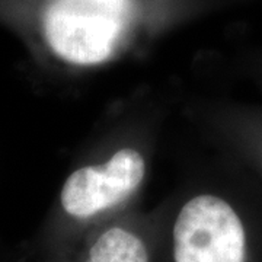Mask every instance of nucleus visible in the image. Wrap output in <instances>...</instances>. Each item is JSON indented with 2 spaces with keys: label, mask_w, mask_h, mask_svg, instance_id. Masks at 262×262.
<instances>
[{
  "label": "nucleus",
  "mask_w": 262,
  "mask_h": 262,
  "mask_svg": "<svg viewBox=\"0 0 262 262\" xmlns=\"http://www.w3.org/2000/svg\"><path fill=\"white\" fill-rule=\"evenodd\" d=\"M241 215L223 198L198 195L179 211L173 227L175 262H246Z\"/></svg>",
  "instance_id": "nucleus-2"
},
{
  "label": "nucleus",
  "mask_w": 262,
  "mask_h": 262,
  "mask_svg": "<svg viewBox=\"0 0 262 262\" xmlns=\"http://www.w3.org/2000/svg\"><path fill=\"white\" fill-rule=\"evenodd\" d=\"M259 160H261V166H262V147H261V151H259Z\"/></svg>",
  "instance_id": "nucleus-5"
},
{
  "label": "nucleus",
  "mask_w": 262,
  "mask_h": 262,
  "mask_svg": "<svg viewBox=\"0 0 262 262\" xmlns=\"http://www.w3.org/2000/svg\"><path fill=\"white\" fill-rule=\"evenodd\" d=\"M88 262H149V253L139 236L113 227L95 242Z\"/></svg>",
  "instance_id": "nucleus-4"
},
{
  "label": "nucleus",
  "mask_w": 262,
  "mask_h": 262,
  "mask_svg": "<svg viewBox=\"0 0 262 262\" xmlns=\"http://www.w3.org/2000/svg\"><path fill=\"white\" fill-rule=\"evenodd\" d=\"M147 9L149 0H41L39 24L57 56L94 66L113 56Z\"/></svg>",
  "instance_id": "nucleus-1"
},
{
  "label": "nucleus",
  "mask_w": 262,
  "mask_h": 262,
  "mask_svg": "<svg viewBox=\"0 0 262 262\" xmlns=\"http://www.w3.org/2000/svg\"><path fill=\"white\" fill-rule=\"evenodd\" d=\"M144 160L137 150H118L102 166L73 172L61 189L66 213L86 219L117 206L134 192L144 178Z\"/></svg>",
  "instance_id": "nucleus-3"
}]
</instances>
